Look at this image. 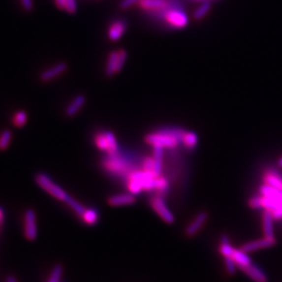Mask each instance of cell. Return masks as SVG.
Wrapping results in <instances>:
<instances>
[{
	"mask_svg": "<svg viewBox=\"0 0 282 282\" xmlns=\"http://www.w3.org/2000/svg\"><path fill=\"white\" fill-rule=\"evenodd\" d=\"M211 8H212V4L210 1L203 2L193 12V19L197 21L203 20L204 17L210 12Z\"/></svg>",
	"mask_w": 282,
	"mask_h": 282,
	"instance_id": "obj_23",
	"label": "cell"
},
{
	"mask_svg": "<svg viewBox=\"0 0 282 282\" xmlns=\"http://www.w3.org/2000/svg\"><path fill=\"white\" fill-rule=\"evenodd\" d=\"M94 141L96 148L106 154H115L120 151L118 139L113 132H97L94 137Z\"/></svg>",
	"mask_w": 282,
	"mask_h": 282,
	"instance_id": "obj_4",
	"label": "cell"
},
{
	"mask_svg": "<svg viewBox=\"0 0 282 282\" xmlns=\"http://www.w3.org/2000/svg\"><path fill=\"white\" fill-rule=\"evenodd\" d=\"M151 204L153 210L157 213V216L160 217L165 223H170V224L174 223L175 221L174 216L171 213V211L169 209L163 197L157 195V196L151 198Z\"/></svg>",
	"mask_w": 282,
	"mask_h": 282,
	"instance_id": "obj_7",
	"label": "cell"
},
{
	"mask_svg": "<svg viewBox=\"0 0 282 282\" xmlns=\"http://www.w3.org/2000/svg\"><path fill=\"white\" fill-rule=\"evenodd\" d=\"M35 181L41 189H43L52 196L56 198L59 201H63V202L65 201L66 198L68 196L65 190H63L62 187H60L58 184H55L51 177L47 175L46 173L39 172L36 175Z\"/></svg>",
	"mask_w": 282,
	"mask_h": 282,
	"instance_id": "obj_5",
	"label": "cell"
},
{
	"mask_svg": "<svg viewBox=\"0 0 282 282\" xmlns=\"http://www.w3.org/2000/svg\"><path fill=\"white\" fill-rule=\"evenodd\" d=\"M174 4L171 0H140L138 6L140 9L150 14L161 12Z\"/></svg>",
	"mask_w": 282,
	"mask_h": 282,
	"instance_id": "obj_8",
	"label": "cell"
},
{
	"mask_svg": "<svg viewBox=\"0 0 282 282\" xmlns=\"http://www.w3.org/2000/svg\"><path fill=\"white\" fill-rule=\"evenodd\" d=\"M12 139V133L10 130H4L0 134V151L7 150Z\"/></svg>",
	"mask_w": 282,
	"mask_h": 282,
	"instance_id": "obj_30",
	"label": "cell"
},
{
	"mask_svg": "<svg viewBox=\"0 0 282 282\" xmlns=\"http://www.w3.org/2000/svg\"><path fill=\"white\" fill-rule=\"evenodd\" d=\"M67 68H68V65L65 63H56L55 65L52 66L51 68L41 72L40 80L42 82H50L53 79L57 78L58 76L62 75L67 70Z\"/></svg>",
	"mask_w": 282,
	"mask_h": 282,
	"instance_id": "obj_14",
	"label": "cell"
},
{
	"mask_svg": "<svg viewBox=\"0 0 282 282\" xmlns=\"http://www.w3.org/2000/svg\"><path fill=\"white\" fill-rule=\"evenodd\" d=\"M272 214H273V217H274L275 220H281V219H282V206L273 211Z\"/></svg>",
	"mask_w": 282,
	"mask_h": 282,
	"instance_id": "obj_36",
	"label": "cell"
},
{
	"mask_svg": "<svg viewBox=\"0 0 282 282\" xmlns=\"http://www.w3.org/2000/svg\"><path fill=\"white\" fill-rule=\"evenodd\" d=\"M139 1L140 0H121L120 8L121 9H128L135 5H138Z\"/></svg>",
	"mask_w": 282,
	"mask_h": 282,
	"instance_id": "obj_34",
	"label": "cell"
},
{
	"mask_svg": "<svg viewBox=\"0 0 282 282\" xmlns=\"http://www.w3.org/2000/svg\"><path fill=\"white\" fill-rule=\"evenodd\" d=\"M141 169L145 171L151 172L156 177H158L162 173L163 169V160L157 159L153 156L145 157L141 160Z\"/></svg>",
	"mask_w": 282,
	"mask_h": 282,
	"instance_id": "obj_10",
	"label": "cell"
},
{
	"mask_svg": "<svg viewBox=\"0 0 282 282\" xmlns=\"http://www.w3.org/2000/svg\"><path fill=\"white\" fill-rule=\"evenodd\" d=\"M20 3L22 5L23 8L27 10V11H30L31 10L33 7V1L32 0H20Z\"/></svg>",
	"mask_w": 282,
	"mask_h": 282,
	"instance_id": "obj_35",
	"label": "cell"
},
{
	"mask_svg": "<svg viewBox=\"0 0 282 282\" xmlns=\"http://www.w3.org/2000/svg\"><path fill=\"white\" fill-rule=\"evenodd\" d=\"M62 276H63V267L61 265H57L53 268L48 282H60Z\"/></svg>",
	"mask_w": 282,
	"mask_h": 282,
	"instance_id": "obj_31",
	"label": "cell"
},
{
	"mask_svg": "<svg viewBox=\"0 0 282 282\" xmlns=\"http://www.w3.org/2000/svg\"><path fill=\"white\" fill-rule=\"evenodd\" d=\"M169 181L167 178L160 175L157 177L156 182V190L158 192V196H164L165 194L168 193L169 191Z\"/></svg>",
	"mask_w": 282,
	"mask_h": 282,
	"instance_id": "obj_26",
	"label": "cell"
},
{
	"mask_svg": "<svg viewBox=\"0 0 282 282\" xmlns=\"http://www.w3.org/2000/svg\"><path fill=\"white\" fill-rule=\"evenodd\" d=\"M54 2L58 8L64 10L67 13H75L77 10L76 0H54Z\"/></svg>",
	"mask_w": 282,
	"mask_h": 282,
	"instance_id": "obj_22",
	"label": "cell"
},
{
	"mask_svg": "<svg viewBox=\"0 0 282 282\" xmlns=\"http://www.w3.org/2000/svg\"><path fill=\"white\" fill-rule=\"evenodd\" d=\"M275 244V237L265 236L264 238H261V239H257L255 241H252V242L244 245L241 250L247 252V253H250V252H253V251H256V250L269 249V248L273 247Z\"/></svg>",
	"mask_w": 282,
	"mask_h": 282,
	"instance_id": "obj_11",
	"label": "cell"
},
{
	"mask_svg": "<svg viewBox=\"0 0 282 282\" xmlns=\"http://www.w3.org/2000/svg\"><path fill=\"white\" fill-rule=\"evenodd\" d=\"M27 121H28V115L24 110H19L14 114L12 122L16 127L24 126L26 125Z\"/></svg>",
	"mask_w": 282,
	"mask_h": 282,
	"instance_id": "obj_28",
	"label": "cell"
},
{
	"mask_svg": "<svg viewBox=\"0 0 282 282\" xmlns=\"http://www.w3.org/2000/svg\"><path fill=\"white\" fill-rule=\"evenodd\" d=\"M264 184L282 190V175L279 171L269 169L265 171L263 176Z\"/></svg>",
	"mask_w": 282,
	"mask_h": 282,
	"instance_id": "obj_17",
	"label": "cell"
},
{
	"mask_svg": "<svg viewBox=\"0 0 282 282\" xmlns=\"http://www.w3.org/2000/svg\"><path fill=\"white\" fill-rule=\"evenodd\" d=\"M136 203V198L132 193H120L115 194L108 198V204L111 206H123V205H130Z\"/></svg>",
	"mask_w": 282,
	"mask_h": 282,
	"instance_id": "obj_16",
	"label": "cell"
},
{
	"mask_svg": "<svg viewBox=\"0 0 282 282\" xmlns=\"http://www.w3.org/2000/svg\"><path fill=\"white\" fill-rule=\"evenodd\" d=\"M102 167L112 175L118 177L126 178L131 171L138 169L131 158L120 153V151L115 154H106V157L102 159Z\"/></svg>",
	"mask_w": 282,
	"mask_h": 282,
	"instance_id": "obj_1",
	"label": "cell"
},
{
	"mask_svg": "<svg viewBox=\"0 0 282 282\" xmlns=\"http://www.w3.org/2000/svg\"><path fill=\"white\" fill-rule=\"evenodd\" d=\"M225 261V267L228 271V273L231 275H234L236 271V263L232 256H225L224 257Z\"/></svg>",
	"mask_w": 282,
	"mask_h": 282,
	"instance_id": "obj_32",
	"label": "cell"
},
{
	"mask_svg": "<svg viewBox=\"0 0 282 282\" xmlns=\"http://www.w3.org/2000/svg\"><path fill=\"white\" fill-rule=\"evenodd\" d=\"M24 235L27 239L32 241L38 236L37 228V218L36 214L32 209H29L25 212L24 216Z\"/></svg>",
	"mask_w": 282,
	"mask_h": 282,
	"instance_id": "obj_9",
	"label": "cell"
},
{
	"mask_svg": "<svg viewBox=\"0 0 282 282\" xmlns=\"http://www.w3.org/2000/svg\"><path fill=\"white\" fill-rule=\"evenodd\" d=\"M82 219L85 223L89 224V225H93V224H95L97 223L99 219V215L97 213V211L95 209H93V208H90V209H86L85 213L83 214L82 216Z\"/></svg>",
	"mask_w": 282,
	"mask_h": 282,
	"instance_id": "obj_25",
	"label": "cell"
},
{
	"mask_svg": "<svg viewBox=\"0 0 282 282\" xmlns=\"http://www.w3.org/2000/svg\"><path fill=\"white\" fill-rule=\"evenodd\" d=\"M259 192L263 196L282 197V190L271 187L268 184H263L259 188Z\"/></svg>",
	"mask_w": 282,
	"mask_h": 282,
	"instance_id": "obj_27",
	"label": "cell"
},
{
	"mask_svg": "<svg viewBox=\"0 0 282 282\" xmlns=\"http://www.w3.org/2000/svg\"><path fill=\"white\" fill-rule=\"evenodd\" d=\"M156 19L163 20L169 26L175 30H182L188 25L189 18L184 9L178 4H173L161 12L151 14Z\"/></svg>",
	"mask_w": 282,
	"mask_h": 282,
	"instance_id": "obj_2",
	"label": "cell"
},
{
	"mask_svg": "<svg viewBox=\"0 0 282 282\" xmlns=\"http://www.w3.org/2000/svg\"><path fill=\"white\" fill-rule=\"evenodd\" d=\"M127 59V52L125 49H119L113 51L108 55L106 65H105V74L107 77H113L115 74L121 72L125 65Z\"/></svg>",
	"mask_w": 282,
	"mask_h": 282,
	"instance_id": "obj_6",
	"label": "cell"
},
{
	"mask_svg": "<svg viewBox=\"0 0 282 282\" xmlns=\"http://www.w3.org/2000/svg\"><path fill=\"white\" fill-rule=\"evenodd\" d=\"M6 282H17V280H16V278L13 277V276H9V277H7V281Z\"/></svg>",
	"mask_w": 282,
	"mask_h": 282,
	"instance_id": "obj_38",
	"label": "cell"
},
{
	"mask_svg": "<svg viewBox=\"0 0 282 282\" xmlns=\"http://www.w3.org/2000/svg\"><path fill=\"white\" fill-rule=\"evenodd\" d=\"M208 219V213L205 211H202L197 215L193 221L187 226L185 230V234L188 236H193L202 229L204 223Z\"/></svg>",
	"mask_w": 282,
	"mask_h": 282,
	"instance_id": "obj_13",
	"label": "cell"
},
{
	"mask_svg": "<svg viewBox=\"0 0 282 282\" xmlns=\"http://www.w3.org/2000/svg\"><path fill=\"white\" fill-rule=\"evenodd\" d=\"M64 203H65L76 215H78L79 217H82L83 214H84L85 211H86V208L84 207L83 204H80L74 198H72V197L70 196V195L67 196L65 201H64Z\"/></svg>",
	"mask_w": 282,
	"mask_h": 282,
	"instance_id": "obj_24",
	"label": "cell"
},
{
	"mask_svg": "<svg viewBox=\"0 0 282 282\" xmlns=\"http://www.w3.org/2000/svg\"><path fill=\"white\" fill-rule=\"evenodd\" d=\"M145 141L151 147H160L162 149H176L181 143L178 138L163 131L161 128L145 136Z\"/></svg>",
	"mask_w": 282,
	"mask_h": 282,
	"instance_id": "obj_3",
	"label": "cell"
},
{
	"mask_svg": "<svg viewBox=\"0 0 282 282\" xmlns=\"http://www.w3.org/2000/svg\"><path fill=\"white\" fill-rule=\"evenodd\" d=\"M198 136L196 133L193 131L186 130L184 138L182 139V143L184 144V148L188 151H193L198 145Z\"/></svg>",
	"mask_w": 282,
	"mask_h": 282,
	"instance_id": "obj_21",
	"label": "cell"
},
{
	"mask_svg": "<svg viewBox=\"0 0 282 282\" xmlns=\"http://www.w3.org/2000/svg\"><path fill=\"white\" fill-rule=\"evenodd\" d=\"M240 269L255 282H268V276L265 274L262 269L253 262Z\"/></svg>",
	"mask_w": 282,
	"mask_h": 282,
	"instance_id": "obj_15",
	"label": "cell"
},
{
	"mask_svg": "<svg viewBox=\"0 0 282 282\" xmlns=\"http://www.w3.org/2000/svg\"><path fill=\"white\" fill-rule=\"evenodd\" d=\"M3 220H4V212L2 210V208L0 207V226L2 225Z\"/></svg>",
	"mask_w": 282,
	"mask_h": 282,
	"instance_id": "obj_37",
	"label": "cell"
},
{
	"mask_svg": "<svg viewBox=\"0 0 282 282\" xmlns=\"http://www.w3.org/2000/svg\"><path fill=\"white\" fill-rule=\"evenodd\" d=\"M274 217L272 212L269 210H265L263 213V232L264 235L267 237H274V225L273 221Z\"/></svg>",
	"mask_w": 282,
	"mask_h": 282,
	"instance_id": "obj_19",
	"label": "cell"
},
{
	"mask_svg": "<svg viewBox=\"0 0 282 282\" xmlns=\"http://www.w3.org/2000/svg\"><path fill=\"white\" fill-rule=\"evenodd\" d=\"M126 21L125 20H117L113 21L108 28L107 37L111 41H118L123 37L126 31Z\"/></svg>",
	"mask_w": 282,
	"mask_h": 282,
	"instance_id": "obj_12",
	"label": "cell"
},
{
	"mask_svg": "<svg viewBox=\"0 0 282 282\" xmlns=\"http://www.w3.org/2000/svg\"><path fill=\"white\" fill-rule=\"evenodd\" d=\"M86 99L85 95L78 94L70 102V104L66 106L65 114L67 117L72 118L78 113L86 104Z\"/></svg>",
	"mask_w": 282,
	"mask_h": 282,
	"instance_id": "obj_18",
	"label": "cell"
},
{
	"mask_svg": "<svg viewBox=\"0 0 282 282\" xmlns=\"http://www.w3.org/2000/svg\"><path fill=\"white\" fill-rule=\"evenodd\" d=\"M250 206L253 209H261L262 208V200L261 196L252 197L250 200Z\"/></svg>",
	"mask_w": 282,
	"mask_h": 282,
	"instance_id": "obj_33",
	"label": "cell"
},
{
	"mask_svg": "<svg viewBox=\"0 0 282 282\" xmlns=\"http://www.w3.org/2000/svg\"><path fill=\"white\" fill-rule=\"evenodd\" d=\"M235 249L230 245L229 239L226 236L222 237V243L220 247V252L224 257L225 256H232Z\"/></svg>",
	"mask_w": 282,
	"mask_h": 282,
	"instance_id": "obj_29",
	"label": "cell"
},
{
	"mask_svg": "<svg viewBox=\"0 0 282 282\" xmlns=\"http://www.w3.org/2000/svg\"><path fill=\"white\" fill-rule=\"evenodd\" d=\"M193 1H203V2H205V1H213V0H193Z\"/></svg>",
	"mask_w": 282,
	"mask_h": 282,
	"instance_id": "obj_40",
	"label": "cell"
},
{
	"mask_svg": "<svg viewBox=\"0 0 282 282\" xmlns=\"http://www.w3.org/2000/svg\"><path fill=\"white\" fill-rule=\"evenodd\" d=\"M277 164H278V167H279L280 169H282V156L278 159Z\"/></svg>",
	"mask_w": 282,
	"mask_h": 282,
	"instance_id": "obj_39",
	"label": "cell"
},
{
	"mask_svg": "<svg viewBox=\"0 0 282 282\" xmlns=\"http://www.w3.org/2000/svg\"><path fill=\"white\" fill-rule=\"evenodd\" d=\"M232 257L236 261V265L239 269H242L244 267L249 266L252 263V260L250 256L248 255V253L242 250H235Z\"/></svg>",
	"mask_w": 282,
	"mask_h": 282,
	"instance_id": "obj_20",
	"label": "cell"
}]
</instances>
